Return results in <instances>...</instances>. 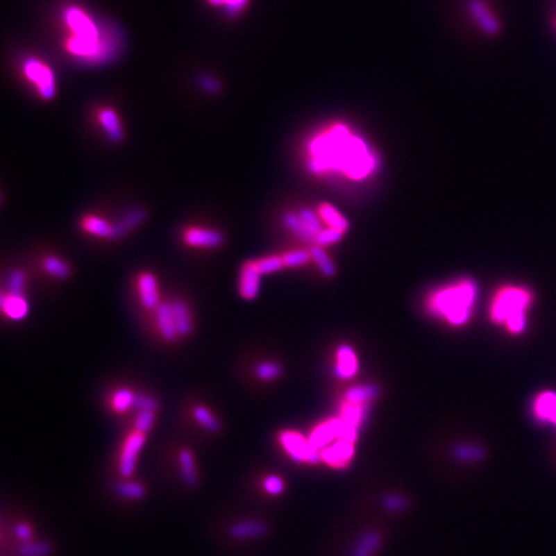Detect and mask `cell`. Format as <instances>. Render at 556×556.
<instances>
[{"label": "cell", "instance_id": "484cf974", "mask_svg": "<svg viewBox=\"0 0 556 556\" xmlns=\"http://www.w3.org/2000/svg\"><path fill=\"white\" fill-rule=\"evenodd\" d=\"M310 255H312V260L319 268V271L325 274L326 277H332L335 274V264H334L331 258L325 251V247L318 246V245L312 247L310 248Z\"/></svg>", "mask_w": 556, "mask_h": 556}, {"label": "cell", "instance_id": "e0dca14e", "mask_svg": "<svg viewBox=\"0 0 556 556\" xmlns=\"http://www.w3.org/2000/svg\"><path fill=\"white\" fill-rule=\"evenodd\" d=\"M369 411H370L369 403L360 405V403H352V402L344 401L342 405L340 417L344 420L345 424L358 430L369 415Z\"/></svg>", "mask_w": 556, "mask_h": 556}, {"label": "cell", "instance_id": "7c38bea8", "mask_svg": "<svg viewBox=\"0 0 556 556\" xmlns=\"http://www.w3.org/2000/svg\"><path fill=\"white\" fill-rule=\"evenodd\" d=\"M97 123L107 138L111 142H121L124 138V128L121 120L114 108L102 107L97 111Z\"/></svg>", "mask_w": 556, "mask_h": 556}, {"label": "cell", "instance_id": "60d3db41", "mask_svg": "<svg viewBox=\"0 0 556 556\" xmlns=\"http://www.w3.org/2000/svg\"><path fill=\"white\" fill-rule=\"evenodd\" d=\"M382 506L390 512H403L408 506L406 498L403 496H398V494H389L387 497H384L382 500Z\"/></svg>", "mask_w": 556, "mask_h": 556}, {"label": "cell", "instance_id": "ee69618b", "mask_svg": "<svg viewBox=\"0 0 556 556\" xmlns=\"http://www.w3.org/2000/svg\"><path fill=\"white\" fill-rule=\"evenodd\" d=\"M134 407L138 408L140 411H143V410L156 411L158 403H156V401L153 398L149 397V396H135Z\"/></svg>", "mask_w": 556, "mask_h": 556}, {"label": "cell", "instance_id": "30bf717a", "mask_svg": "<svg viewBox=\"0 0 556 556\" xmlns=\"http://www.w3.org/2000/svg\"><path fill=\"white\" fill-rule=\"evenodd\" d=\"M137 290L140 295L142 305L147 310H156L159 308L160 292L158 280L150 272H143L137 278Z\"/></svg>", "mask_w": 556, "mask_h": 556}, {"label": "cell", "instance_id": "7402d4cb", "mask_svg": "<svg viewBox=\"0 0 556 556\" xmlns=\"http://www.w3.org/2000/svg\"><path fill=\"white\" fill-rule=\"evenodd\" d=\"M450 453L460 462H478L486 457V450L482 446L470 443L456 444Z\"/></svg>", "mask_w": 556, "mask_h": 556}, {"label": "cell", "instance_id": "b9f144b4", "mask_svg": "<svg viewBox=\"0 0 556 556\" xmlns=\"http://www.w3.org/2000/svg\"><path fill=\"white\" fill-rule=\"evenodd\" d=\"M25 274L21 271H13L9 276L8 289L9 294L13 295H22L24 287H25Z\"/></svg>", "mask_w": 556, "mask_h": 556}, {"label": "cell", "instance_id": "5b68a950", "mask_svg": "<svg viewBox=\"0 0 556 556\" xmlns=\"http://www.w3.org/2000/svg\"><path fill=\"white\" fill-rule=\"evenodd\" d=\"M22 74L33 84L39 97L49 101L56 94V76L52 67L44 61L28 57L22 62Z\"/></svg>", "mask_w": 556, "mask_h": 556}, {"label": "cell", "instance_id": "ab89813d", "mask_svg": "<svg viewBox=\"0 0 556 556\" xmlns=\"http://www.w3.org/2000/svg\"><path fill=\"white\" fill-rule=\"evenodd\" d=\"M155 420V411H150V410H143L135 419V432L146 434L149 432L151 426L153 424Z\"/></svg>", "mask_w": 556, "mask_h": 556}, {"label": "cell", "instance_id": "f35d334b", "mask_svg": "<svg viewBox=\"0 0 556 556\" xmlns=\"http://www.w3.org/2000/svg\"><path fill=\"white\" fill-rule=\"evenodd\" d=\"M116 491L126 498H142L144 496V488L140 483H119Z\"/></svg>", "mask_w": 556, "mask_h": 556}, {"label": "cell", "instance_id": "cb8c5ba5", "mask_svg": "<svg viewBox=\"0 0 556 556\" xmlns=\"http://www.w3.org/2000/svg\"><path fill=\"white\" fill-rule=\"evenodd\" d=\"M381 545V536L376 530H369L355 545L353 556H372Z\"/></svg>", "mask_w": 556, "mask_h": 556}, {"label": "cell", "instance_id": "4316f807", "mask_svg": "<svg viewBox=\"0 0 556 556\" xmlns=\"http://www.w3.org/2000/svg\"><path fill=\"white\" fill-rule=\"evenodd\" d=\"M179 464L182 470V477L188 486L197 485V474L194 469V460L192 452L188 450H182L179 452Z\"/></svg>", "mask_w": 556, "mask_h": 556}, {"label": "cell", "instance_id": "8992f818", "mask_svg": "<svg viewBox=\"0 0 556 556\" xmlns=\"http://www.w3.org/2000/svg\"><path fill=\"white\" fill-rule=\"evenodd\" d=\"M280 441L283 444V448L287 452V455L292 457L295 462L301 464H318L321 459V452L314 450L309 441H307L301 432L286 430L280 434Z\"/></svg>", "mask_w": 556, "mask_h": 556}, {"label": "cell", "instance_id": "83f0119b", "mask_svg": "<svg viewBox=\"0 0 556 556\" xmlns=\"http://www.w3.org/2000/svg\"><path fill=\"white\" fill-rule=\"evenodd\" d=\"M43 269L47 273L53 276L56 278H60V280L67 278L71 273L69 264L54 255L45 256L43 259Z\"/></svg>", "mask_w": 556, "mask_h": 556}, {"label": "cell", "instance_id": "2e32d148", "mask_svg": "<svg viewBox=\"0 0 556 556\" xmlns=\"http://www.w3.org/2000/svg\"><path fill=\"white\" fill-rule=\"evenodd\" d=\"M317 212L321 221H323L328 228L342 230L344 233L349 230V221L334 205L328 203H321L318 205Z\"/></svg>", "mask_w": 556, "mask_h": 556}, {"label": "cell", "instance_id": "603a6c76", "mask_svg": "<svg viewBox=\"0 0 556 556\" xmlns=\"http://www.w3.org/2000/svg\"><path fill=\"white\" fill-rule=\"evenodd\" d=\"M378 394H379V389L376 388L375 385H357L346 391L344 401L352 402V403L366 405V403H370L372 399L378 397Z\"/></svg>", "mask_w": 556, "mask_h": 556}, {"label": "cell", "instance_id": "6da1fadb", "mask_svg": "<svg viewBox=\"0 0 556 556\" xmlns=\"http://www.w3.org/2000/svg\"><path fill=\"white\" fill-rule=\"evenodd\" d=\"M308 168L313 174H342L363 180L378 168V156L345 124H334L310 138Z\"/></svg>", "mask_w": 556, "mask_h": 556}, {"label": "cell", "instance_id": "ac0fdd59", "mask_svg": "<svg viewBox=\"0 0 556 556\" xmlns=\"http://www.w3.org/2000/svg\"><path fill=\"white\" fill-rule=\"evenodd\" d=\"M267 533V525L260 521H239L230 528V534L233 539H254L262 537Z\"/></svg>", "mask_w": 556, "mask_h": 556}, {"label": "cell", "instance_id": "836d02e7", "mask_svg": "<svg viewBox=\"0 0 556 556\" xmlns=\"http://www.w3.org/2000/svg\"><path fill=\"white\" fill-rule=\"evenodd\" d=\"M283 265L285 268H298L305 265L312 260L310 250H292L283 254Z\"/></svg>", "mask_w": 556, "mask_h": 556}, {"label": "cell", "instance_id": "ffe728a7", "mask_svg": "<svg viewBox=\"0 0 556 556\" xmlns=\"http://www.w3.org/2000/svg\"><path fill=\"white\" fill-rule=\"evenodd\" d=\"M171 309H173V316L176 321L178 334L179 336L188 335L194 328L192 314L189 312L188 305L185 304V301H177L171 303Z\"/></svg>", "mask_w": 556, "mask_h": 556}, {"label": "cell", "instance_id": "9c48e42d", "mask_svg": "<svg viewBox=\"0 0 556 556\" xmlns=\"http://www.w3.org/2000/svg\"><path fill=\"white\" fill-rule=\"evenodd\" d=\"M146 437L142 432H134L128 437L124 444L121 460H120V473L124 477H130L135 469V461L138 453L144 446Z\"/></svg>", "mask_w": 556, "mask_h": 556}, {"label": "cell", "instance_id": "f6af8a7d", "mask_svg": "<svg viewBox=\"0 0 556 556\" xmlns=\"http://www.w3.org/2000/svg\"><path fill=\"white\" fill-rule=\"evenodd\" d=\"M15 533L21 541H27V539H31L33 530L25 523H21V524H17V527L15 528Z\"/></svg>", "mask_w": 556, "mask_h": 556}, {"label": "cell", "instance_id": "44dd1931", "mask_svg": "<svg viewBox=\"0 0 556 556\" xmlns=\"http://www.w3.org/2000/svg\"><path fill=\"white\" fill-rule=\"evenodd\" d=\"M556 414V394L554 391L541 393L534 402V415L541 421H550Z\"/></svg>", "mask_w": 556, "mask_h": 556}, {"label": "cell", "instance_id": "3957f363", "mask_svg": "<svg viewBox=\"0 0 556 556\" xmlns=\"http://www.w3.org/2000/svg\"><path fill=\"white\" fill-rule=\"evenodd\" d=\"M477 295V283L464 278L435 290L426 305L432 314L444 319L450 326H464L471 318Z\"/></svg>", "mask_w": 556, "mask_h": 556}, {"label": "cell", "instance_id": "f546056e", "mask_svg": "<svg viewBox=\"0 0 556 556\" xmlns=\"http://www.w3.org/2000/svg\"><path fill=\"white\" fill-rule=\"evenodd\" d=\"M283 223L289 230L294 232L301 239H304V241H314L313 236L309 233V230H307L305 224L301 221L298 212H287V214H285Z\"/></svg>", "mask_w": 556, "mask_h": 556}, {"label": "cell", "instance_id": "d6986e66", "mask_svg": "<svg viewBox=\"0 0 556 556\" xmlns=\"http://www.w3.org/2000/svg\"><path fill=\"white\" fill-rule=\"evenodd\" d=\"M81 228L89 235L102 239H112L114 233V226H111L108 221H105L103 218H99L97 215H85L81 219Z\"/></svg>", "mask_w": 556, "mask_h": 556}, {"label": "cell", "instance_id": "e575fe53", "mask_svg": "<svg viewBox=\"0 0 556 556\" xmlns=\"http://www.w3.org/2000/svg\"><path fill=\"white\" fill-rule=\"evenodd\" d=\"M298 214H299V217H301L303 223L305 224V227H307V230H309V233L313 236V239L316 241L318 233L323 230V228H322V221H321V218H319L318 212L309 210V209H301V212H298Z\"/></svg>", "mask_w": 556, "mask_h": 556}, {"label": "cell", "instance_id": "8fae6325", "mask_svg": "<svg viewBox=\"0 0 556 556\" xmlns=\"http://www.w3.org/2000/svg\"><path fill=\"white\" fill-rule=\"evenodd\" d=\"M262 274L256 269L253 260H248L242 265L239 272V292L245 301H254L259 295Z\"/></svg>", "mask_w": 556, "mask_h": 556}, {"label": "cell", "instance_id": "ba28073f", "mask_svg": "<svg viewBox=\"0 0 556 556\" xmlns=\"http://www.w3.org/2000/svg\"><path fill=\"white\" fill-rule=\"evenodd\" d=\"M353 444L352 441L337 439V441L331 443L328 447L321 450V459L330 466L345 468L353 459Z\"/></svg>", "mask_w": 556, "mask_h": 556}, {"label": "cell", "instance_id": "f1b7e54d", "mask_svg": "<svg viewBox=\"0 0 556 556\" xmlns=\"http://www.w3.org/2000/svg\"><path fill=\"white\" fill-rule=\"evenodd\" d=\"M209 6L221 9L226 16L237 17L239 13L246 8L250 0H206Z\"/></svg>", "mask_w": 556, "mask_h": 556}, {"label": "cell", "instance_id": "7a4b0ae2", "mask_svg": "<svg viewBox=\"0 0 556 556\" xmlns=\"http://www.w3.org/2000/svg\"><path fill=\"white\" fill-rule=\"evenodd\" d=\"M62 18L69 31L65 49L72 58L89 65L112 60L116 52L115 37L110 31L105 33L87 10L69 6L63 9Z\"/></svg>", "mask_w": 556, "mask_h": 556}, {"label": "cell", "instance_id": "7bdbcfd3", "mask_svg": "<svg viewBox=\"0 0 556 556\" xmlns=\"http://www.w3.org/2000/svg\"><path fill=\"white\" fill-rule=\"evenodd\" d=\"M264 488L268 494L277 496V494H283L285 485H283V480L281 478L271 475V477L265 478Z\"/></svg>", "mask_w": 556, "mask_h": 556}, {"label": "cell", "instance_id": "277c9868", "mask_svg": "<svg viewBox=\"0 0 556 556\" xmlns=\"http://www.w3.org/2000/svg\"><path fill=\"white\" fill-rule=\"evenodd\" d=\"M533 301L530 290L521 286H505L494 294L489 307L492 322L506 327L509 332L518 335L527 327V310Z\"/></svg>", "mask_w": 556, "mask_h": 556}, {"label": "cell", "instance_id": "d6a6232c", "mask_svg": "<svg viewBox=\"0 0 556 556\" xmlns=\"http://www.w3.org/2000/svg\"><path fill=\"white\" fill-rule=\"evenodd\" d=\"M135 396L132 390L129 389H119L114 394L111 405L112 408L115 410L116 412L123 414L125 411H128L130 407L134 406V399Z\"/></svg>", "mask_w": 556, "mask_h": 556}, {"label": "cell", "instance_id": "8d00e7d4", "mask_svg": "<svg viewBox=\"0 0 556 556\" xmlns=\"http://www.w3.org/2000/svg\"><path fill=\"white\" fill-rule=\"evenodd\" d=\"M343 236H344V232L327 227V228H323L318 233L314 242L318 246H331V245H335L340 239H343Z\"/></svg>", "mask_w": 556, "mask_h": 556}, {"label": "cell", "instance_id": "4fadbf2b", "mask_svg": "<svg viewBox=\"0 0 556 556\" xmlns=\"http://www.w3.org/2000/svg\"><path fill=\"white\" fill-rule=\"evenodd\" d=\"M360 369L358 357L349 345H342L336 351L335 373L337 378L349 380L354 378Z\"/></svg>", "mask_w": 556, "mask_h": 556}, {"label": "cell", "instance_id": "d4e9b609", "mask_svg": "<svg viewBox=\"0 0 556 556\" xmlns=\"http://www.w3.org/2000/svg\"><path fill=\"white\" fill-rule=\"evenodd\" d=\"M144 218H146V212L143 210H133V212H128L121 221L114 224L112 239L121 237L126 232H129L134 227H137L138 224H141Z\"/></svg>", "mask_w": 556, "mask_h": 556}, {"label": "cell", "instance_id": "74e56055", "mask_svg": "<svg viewBox=\"0 0 556 556\" xmlns=\"http://www.w3.org/2000/svg\"><path fill=\"white\" fill-rule=\"evenodd\" d=\"M51 546L45 542L26 544L19 548L21 556H48L51 554Z\"/></svg>", "mask_w": 556, "mask_h": 556}, {"label": "cell", "instance_id": "1f68e13d", "mask_svg": "<svg viewBox=\"0 0 556 556\" xmlns=\"http://www.w3.org/2000/svg\"><path fill=\"white\" fill-rule=\"evenodd\" d=\"M194 419L197 420V423L205 428L206 430L212 432H218L221 429L219 421L214 417L210 410H208L206 407L197 406L194 408Z\"/></svg>", "mask_w": 556, "mask_h": 556}, {"label": "cell", "instance_id": "9a60e30c", "mask_svg": "<svg viewBox=\"0 0 556 556\" xmlns=\"http://www.w3.org/2000/svg\"><path fill=\"white\" fill-rule=\"evenodd\" d=\"M0 305L3 314L12 321H21L28 314V303L22 295L3 292Z\"/></svg>", "mask_w": 556, "mask_h": 556}, {"label": "cell", "instance_id": "4dcf8cb0", "mask_svg": "<svg viewBox=\"0 0 556 556\" xmlns=\"http://www.w3.org/2000/svg\"><path fill=\"white\" fill-rule=\"evenodd\" d=\"M255 264L256 269L259 271V273L262 274H271L274 272H278L285 268L283 265V256L281 255H271L260 258L253 260Z\"/></svg>", "mask_w": 556, "mask_h": 556}, {"label": "cell", "instance_id": "52a82bcc", "mask_svg": "<svg viewBox=\"0 0 556 556\" xmlns=\"http://www.w3.org/2000/svg\"><path fill=\"white\" fill-rule=\"evenodd\" d=\"M185 245L197 248H215L224 242V237L219 230L203 227H189L183 232Z\"/></svg>", "mask_w": 556, "mask_h": 556}, {"label": "cell", "instance_id": "5bb4252c", "mask_svg": "<svg viewBox=\"0 0 556 556\" xmlns=\"http://www.w3.org/2000/svg\"><path fill=\"white\" fill-rule=\"evenodd\" d=\"M155 319H156V327H158V331L161 337L168 343L176 342L179 334H178L176 321L173 316L171 304L161 303L159 308L155 310Z\"/></svg>", "mask_w": 556, "mask_h": 556}, {"label": "cell", "instance_id": "d590c367", "mask_svg": "<svg viewBox=\"0 0 556 556\" xmlns=\"http://www.w3.org/2000/svg\"><path fill=\"white\" fill-rule=\"evenodd\" d=\"M255 373L260 380L272 381V380L278 379L281 376L283 369L278 363L262 362L256 366Z\"/></svg>", "mask_w": 556, "mask_h": 556}]
</instances>
